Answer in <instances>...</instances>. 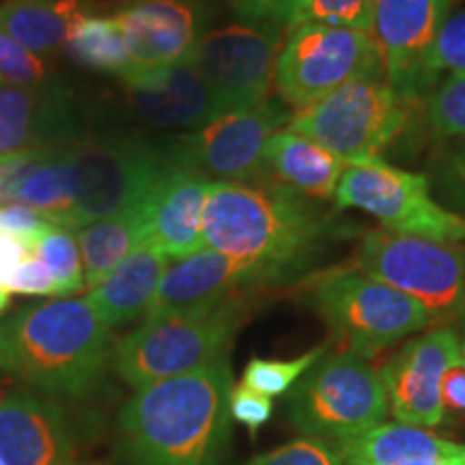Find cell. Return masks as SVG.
I'll list each match as a JSON object with an SVG mask.
<instances>
[{"mask_svg": "<svg viewBox=\"0 0 465 465\" xmlns=\"http://www.w3.org/2000/svg\"><path fill=\"white\" fill-rule=\"evenodd\" d=\"M351 263L353 270L420 302L433 325L465 322V243L366 231Z\"/></svg>", "mask_w": 465, "mask_h": 465, "instance_id": "cell-8", "label": "cell"}, {"mask_svg": "<svg viewBox=\"0 0 465 465\" xmlns=\"http://www.w3.org/2000/svg\"><path fill=\"white\" fill-rule=\"evenodd\" d=\"M267 281L274 278L265 267L203 248L201 252L168 267L147 317L213 306L231 295H237L243 287Z\"/></svg>", "mask_w": 465, "mask_h": 465, "instance_id": "cell-21", "label": "cell"}, {"mask_svg": "<svg viewBox=\"0 0 465 465\" xmlns=\"http://www.w3.org/2000/svg\"><path fill=\"white\" fill-rule=\"evenodd\" d=\"M0 80L11 86H44L52 83V67L42 56L0 31Z\"/></svg>", "mask_w": 465, "mask_h": 465, "instance_id": "cell-32", "label": "cell"}, {"mask_svg": "<svg viewBox=\"0 0 465 465\" xmlns=\"http://www.w3.org/2000/svg\"><path fill=\"white\" fill-rule=\"evenodd\" d=\"M246 465H345L336 444L317 438H300L252 457Z\"/></svg>", "mask_w": 465, "mask_h": 465, "instance_id": "cell-34", "label": "cell"}, {"mask_svg": "<svg viewBox=\"0 0 465 465\" xmlns=\"http://www.w3.org/2000/svg\"><path fill=\"white\" fill-rule=\"evenodd\" d=\"M449 7L446 0H375L371 35L383 80L407 104L424 100L438 83L435 44Z\"/></svg>", "mask_w": 465, "mask_h": 465, "instance_id": "cell-14", "label": "cell"}, {"mask_svg": "<svg viewBox=\"0 0 465 465\" xmlns=\"http://www.w3.org/2000/svg\"><path fill=\"white\" fill-rule=\"evenodd\" d=\"M75 196L69 149H33L0 155V205L31 207L69 231Z\"/></svg>", "mask_w": 465, "mask_h": 465, "instance_id": "cell-22", "label": "cell"}, {"mask_svg": "<svg viewBox=\"0 0 465 465\" xmlns=\"http://www.w3.org/2000/svg\"><path fill=\"white\" fill-rule=\"evenodd\" d=\"M229 411L232 420L242 422L250 431H257L259 427H263L272 418L274 405H272L270 397L240 383V386H232L231 391Z\"/></svg>", "mask_w": 465, "mask_h": 465, "instance_id": "cell-38", "label": "cell"}, {"mask_svg": "<svg viewBox=\"0 0 465 465\" xmlns=\"http://www.w3.org/2000/svg\"><path fill=\"white\" fill-rule=\"evenodd\" d=\"M212 179L177 160L158 179L143 203L147 243L171 261L188 259L205 248L203 212Z\"/></svg>", "mask_w": 465, "mask_h": 465, "instance_id": "cell-19", "label": "cell"}, {"mask_svg": "<svg viewBox=\"0 0 465 465\" xmlns=\"http://www.w3.org/2000/svg\"><path fill=\"white\" fill-rule=\"evenodd\" d=\"M411 104L381 78L353 80L325 100L291 114L289 130L311 138L347 164L380 160L403 134Z\"/></svg>", "mask_w": 465, "mask_h": 465, "instance_id": "cell-9", "label": "cell"}, {"mask_svg": "<svg viewBox=\"0 0 465 465\" xmlns=\"http://www.w3.org/2000/svg\"><path fill=\"white\" fill-rule=\"evenodd\" d=\"M246 319L240 293L213 306L147 317L114 347V371L134 391L226 358Z\"/></svg>", "mask_w": 465, "mask_h": 465, "instance_id": "cell-4", "label": "cell"}, {"mask_svg": "<svg viewBox=\"0 0 465 465\" xmlns=\"http://www.w3.org/2000/svg\"><path fill=\"white\" fill-rule=\"evenodd\" d=\"M308 298L341 351L364 360L433 325L420 302L353 267L317 276Z\"/></svg>", "mask_w": 465, "mask_h": 465, "instance_id": "cell-6", "label": "cell"}, {"mask_svg": "<svg viewBox=\"0 0 465 465\" xmlns=\"http://www.w3.org/2000/svg\"><path fill=\"white\" fill-rule=\"evenodd\" d=\"M67 149L75 179L69 231L143 205L174 164L168 143H153L134 132H93Z\"/></svg>", "mask_w": 465, "mask_h": 465, "instance_id": "cell-5", "label": "cell"}, {"mask_svg": "<svg viewBox=\"0 0 465 465\" xmlns=\"http://www.w3.org/2000/svg\"><path fill=\"white\" fill-rule=\"evenodd\" d=\"M7 291L20 295H56L52 274L37 254H31L15 267L7 281Z\"/></svg>", "mask_w": 465, "mask_h": 465, "instance_id": "cell-39", "label": "cell"}, {"mask_svg": "<svg viewBox=\"0 0 465 465\" xmlns=\"http://www.w3.org/2000/svg\"><path fill=\"white\" fill-rule=\"evenodd\" d=\"M284 44L282 28L237 25L207 31L188 63L196 69L218 116L252 110L270 100L276 63Z\"/></svg>", "mask_w": 465, "mask_h": 465, "instance_id": "cell-12", "label": "cell"}, {"mask_svg": "<svg viewBox=\"0 0 465 465\" xmlns=\"http://www.w3.org/2000/svg\"><path fill=\"white\" fill-rule=\"evenodd\" d=\"M308 0H231V7L242 22L291 28Z\"/></svg>", "mask_w": 465, "mask_h": 465, "instance_id": "cell-36", "label": "cell"}, {"mask_svg": "<svg viewBox=\"0 0 465 465\" xmlns=\"http://www.w3.org/2000/svg\"><path fill=\"white\" fill-rule=\"evenodd\" d=\"M461 358V341L449 325L407 341L380 369L388 410L397 422L418 429L440 427L444 420L441 377Z\"/></svg>", "mask_w": 465, "mask_h": 465, "instance_id": "cell-16", "label": "cell"}, {"mask_svg": "<svg viewBox=\"0 0 465 465\" xmlns=\"http://www.w3.org/2000/svg\"><path fill=\"white\" fill-rule=\"evenodd\" d=\"M147 243L143 205L125 209L104 220H97L78 231L80 257H83L84 287L95 289L121 263Z\"/></svg>", "mask_w": 465, "mask_h": 465, "instance_id": "cell-27", "label": "cell"}, {"mask_svg": "<svg viewBox=\"0 0 465 465\" xmlns=\"http://www.w3.org/2000/svg\"><path fill=\"white\" fill-rule=\"evenodd\" d=\"M347 162L311 138L282 127L265 147V174L306 199H332Z\"/></svg>", "mask_w": 465, "mask_h": 465, "instance_id": "cell-25", "label": "cell"}, {"mask_svg": "<svg viewBox=\"0 0 465 465\" xmlns=\"http://www.w3.org/2000/svg\"><path fill=\"white\" fill-rule=\"evenodd\" d=\"M440 397L444 414L465 416V360L461 358L446 371L440 383Z\"/></svg>", "mask_w": 465, "mask_h": 465, "instance_id": "cell-40", "label": "cell"}, {"mask_svg": "<svg viewBox=\"0 0 465 465\" xmlns=\"http://www.w3.org/2000/svg\"><path fill=\"white\" fill-rule=\"evenodd\" d=\"M35 254L44 261L52 274L56 287L54 298H72V295L84 289V270L83 261H80L78 240H75L72 231L56 226L54 231L44 237Z\"/></svg>", "mask_w": 465, "mask_h": 465, "instance_id": "cell-29", "label": "cell"}, {"mask_svg": "<svg viewBox=\"0 0 465 465\" xmlns=\"http://www.w3.org/2000/svg\"><path fill=\"white\" fill-rule=\"evenodd\" d=\"M427 121L435 136H465V74H450L424 97Z\"/></svg>", "mask_w": 465, "mask_h": 465, "instance_id": "cell-31", "label": "cell"}, {"mask_svg": "<svg viewBox=\"0 0 465 465\" xmlns=\"http://www.w3.org/2000/svg\"><path fill=\"white\" fill-rule=\"evenodd\" d=\"M334 199L339 209H360L397 235L465 243V216L433 201L429 179L381 160L347 164Z\"/></svg>", "mask_w": 465, "mask_h": 465, "instance_id": "cell-11", "label": "cell"}, {"mask_svg": "<svg viewBox=\"0 0 465 465\" xmlns=\"http://www.w3.org/2000/svg\"><path fill=\"white\" fill-rule=\"evenodd\" d=\"M375 0H308L300 11L295 25L317 22V25L353 28L371 33L373 26ZM293 25V26H295Z\"/></svg>", "mask_w": 465, "mask_h": 465, "instance_id": "cell-33", "label": "cell"}, {"mask_svg": "<svg viewBox=\"0 0 465 465\" xmlns=\"http://www.w3.org/2000/svg\"><path fill=\"white\" fill-rule=\"evenodd\" d=\"M336 449L345 465H411L424 461L465 465V444L401 422L377 424L358 438L341 441Z\"/></svg>", "mask_w": 465, "mask_h": 465, "instance_id": "cell-23", "label": "cell"}, {"mask_svg": "<svg viewBox=\"0 0 465 465\" xmlns=\"http://www.w3.org/2000/svg\"><path fill=\"white\" fill-rule=\"evenodd\" d=\"M9 306V291L7 289H0V315L5 312V308Z\"/></svg>", "mask_w": 465, "mask_h": 465, "instance_id": "cell-43", "label": "cell"}, {"mask_svg": "<svg viewBox=\"0 0 465 465\" xmlns=\"http://www.w3.org/2000/svg\"><path fill=\"white\" fill-rule=\"evenodd\" d=\"M330 349V342L319 345L311 351L302 353L293 360H265L252 358L243 369V386L252 388L265 397H281L287 394L291 388L298 383L308 369L317 362L319 358L325 356Z\"/></svg>", "mask_w": 465, "mask_h": 465, "instance_id": "cell-30", "label": "cell"}, {"mask_svg": "<svg viewBox=\"0 0 465 465\" xmlns=\"http://www.w3.org/2000/svg\"><path fill=\"white\" fill-rule=\"evenodd\" d=\"M381 78L373 35L302 22L289 28L276 63V89L293 113L325 100L353 80Z\"/></svg>", "mask_w": 465, "mask_h": 465, "instance_id": "cell-10", "label": "cell"}, {"mask_svg": "<svg viewBox=\"0 0 465 465\" xmlns=\"http://www.w3.org/2000/svg\"><path fill=\"white\" fill-rule=\"evenodd\" d=\"M54 229V224L31 207L15 205V203L0 205V235L22 242L31 254H35L44 237Z\"/></svg>", "mask_w": 465, "mask_h": 465, "instance_id": "cell-35", "label": "cell"}, {"mask_svg": "<svg viewBox=\"0 0 465 465\" xmlns=\"http://www.w3.org/2000/svg\"><path fill=\"white\" fill-rule=\"evenodd\" d=\"M110 15L141 69L188 61L207 33L205 0H125Z\"/></svg>", "mask_w": 465, "mask_h": 465, "instance_id": "cell-17", "label": "cell"}, {"mask_svg": "<svg viewBox=\"0 0 465 465\" xmlns=\"http://www.w3.org/2000/svg\"><path fill=\"white\" fill-rule=\"evenodd\" d=\"M26 257H31V252L25 243L14 240V237L0 235V289H7L11 274Z\"/></svg>", "mask_w": 465, "mask_h": 465, "instance_id": "cell-41", "label": "cell"}, {"mask_svg": "<svg viewBox=\"0 0 465 465\" xmlns=\"http://www.w3.org/2000/svg\"><path fill=\"white\" fill-rule=\"evenodd\" d=\"M86 14V0H5L0 31L45 58L65 48L72 26Z\"/></svg>", "mask_w": 465, "mask_h": 465, "instance_id": "cell-26", "label": "cell"}, {"mask_svg": "<svg viewBox=\"0 0 465 465\" xmlns=\"http://www.w3.org/2000/svg\"><path fill=\"white\" fill-rule=\"evenodd\" d=\"M95 110L58 80L44 86L0 84V155L65 149L91 136Z\"/></svg>", "mask_w": 465, "mask_h": 465, "instance_id": "cell-15", "label": "cell"}, {"mask_svg": "<svg viewBox=\"0 0 465 465\" xmlns=\"http://www.w3.org/2000/svg\"><path fill=\"white\" fill-rule=\"evenodd\" d=\"M63 50L72 58V63L89 69V72L124 75L134 69L113 15L86 14L80 17L69 31Z\"/></svg>", "mask_w": 465, "mask_h": 465, "instance_id": "cell-28", "label": "cell"}, {"mask_svg": "<svg viewBox=\"0 0 465 465\" xmlns=\"http://www.w3.org/2000/svg\"><path fill=\"white\" fill-rule=\"evenodd\" d=\"M380 371L349 351L325 353L289 391L287 416L304 438L341 444L386 422Z\"/></svg>", "mask_w": 465, "mask_h": 465, "instance_id": "cell-7", "label": "cell"}, {"mask_svg": "<svg viewBox=\"0 0 465 465\" xmlns=\"http://www.w3.org/2000/svg\"><path fill=\"white\" fill-rule=\"evenodd\" d=\"M446 3H449V5H452V0H446Z\"/></svg>", "mask_w": 465, "mask_h": 465, "instance_id": "cell-45", "label": "cell"}, {"mask_svg": "<svg viewBox=\"0 0 465 465\" xmlns=\"http://www.w3.org/2000/svg\"><path fill=\"white\" fill-rule=\"evenodd\" d=\"M166 254L144 243L102 284L86 295L93 311L108 328H119L147 317L151 302L168 270Z\"/></svg>", "mask_w": 465, "mask_h": 465, "instance_id": "cell-24", "label": "cell"}, {"mask_svg": "<svg viewBox=\"0 0 465 465\" xmlns=\"http://www.w3.org/2000/svg\"><path fill=\"white\" fill-rule=\"evenodd\" d=\"M461 353H463V360H465V322H463V332H461Z\"/></svg>", "mask_w": 465, "mask_h": 465, "instance_id": "cell-44", "label": "cell"}, {"mask_svg": "<svg viewBox=\"0 0 465 465\" xmlns=\"http://www.w3.org/2000/svg\"><path fill=\"white\" fill-rule=\"evenodd\" d=\"M119 97L134 119L153 130H196L216 119L212 95L188 61L134 67L119 75Z\"/></svg>", "mask_w": 465, "mask_h": 465, "instance_id": "cell-18", "label": "cell"}, {"mask_svg": "<svg viewBox=\"0 0 465 465\" xmlns=\"http://www.w3.org/2000/svg\"><path fill=\"white\" fill-rule=\"evenodd\" d=\"M332 220L278 182H213L203 212L205 248L293 276L332 237Z\"/></svg>", "mask_w": 465, "mask_h": 465, "instance_id": "cell-2", "label": "cell"}, {"mask_svg": "<svg viewBox=\"0 0 465 465\" xmlns=\"http://www.w3.org/2000/svg\"><path fill=\"white\" fill-rule=\"evenodd\" d=\"M452 179H455V185L465 194V144L457 151L455 158L450 162Z\"/></svg>", "mask_w": 465, "mask_h": 465, "instance_id": "cell-42", "label": "cell"}, {"mask_svg": "<svg viewBox=\"0 0 465 465\" xmlns=\"http://www.w3.org/2000/svg\"><path fill=\"white\" fill-rule=\"evenodd\" d=\"M0 461L5 465H75L65 414L42 394L15 391L0 399Z\"/></svg>", "mask_w": 465, "mask_h": 465, "instance_id": "cell-20", "label": "cell"}, {"mask_svg": "<svg viewBox=\"0 0 465 465\" xmlns=\"http://www.w3.org/2000/svg\"><path fill=\"white\" fill-rule=\"evenodd\" d=\"M110 356V328L86 298L37 302L0 325V371L50 397H86Z\"/></svg>", "mask_w": 465, "mask_h": 465, "instance_id": "cell-3", "label": "cell"}, {"mask_svg": "<svg viewBox=\"0 0 465 465\" xmlns=\"http://www.w3.org/2000/svg\"><path fill=\"white\" fill-rule=\"evenodd\" d=\"M291 108L282 100H267L243 113H231L194 132L168 141L173 158L199 171L212 182H257L265 174V147L289 125Z\"/></svg>", "mask_w": 465, "mask_h": 465, "instance_id": "cell-13", "label": "cell"}, {"mask_svg": "<svg viewBox=\"0 0 465 465\" xmlns=\"http://www.w3.org/2000/svg\"><path fill=\"white\" fill-rule=\"evenodd\" d=\"M226 358L144 386L121 407L119 449L132 465H220L231 440Z\"/></svg>", "mask_w": 465, "mask_h": 465, "instance_id": "cell-1", "label": "cell"}, {"mask_svg": "<svg viewBox=\"0 0 465 465\" xmlns=\"http://www.w3.org/2000/svg\"><path fill=\"white\" fill-rule=\"evenodd\" d=\"M435 67L441 74H465V11L446 17L435 44Z\"/></svg>", "mask_w": 465, "mask_h": 465, "instance_id": "cell-37", "label": "cell"}]
</instances>
